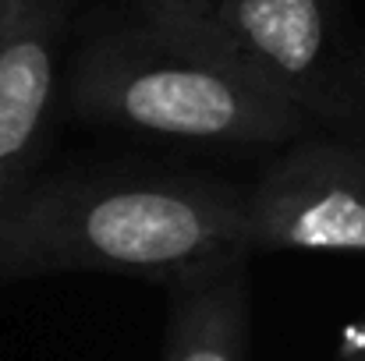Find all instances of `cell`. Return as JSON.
Segmentation results:
<instances>
[{
    "label": "cell",
    "instance_id": "8992f818",
    "mask_svg": "<svg viewBox=\"0 0 365 361\" xmlns=\"http://www.w3.org/2000/svg\"><path fill=\"white\" fill-rule=\"evenodd\" d=\"M163 287L170 308L160 361H248V251L224 255Z\"/></svg>",
    "mask_w": 365,
    "mask_h": 361
},
{
    "label": "cell",
    "instance_id": "7a4b0ae2",
    "mask_svg": "<svg viewBox=\"0 0 365 361\" xmlns=\"http://www.w3.org/2000/svg\"><path fill=\"white\" fill-rule=\"evenodd\" d=\"M68 107L96 127L202 149H284L319 131L195 25L93 32L68 64Z\"/></svg>",
    "mask_w": 365,
    "mask_h": 361
},
{
    "label": "cell",
    "instance_id": "277c9868",
    "mask_svg": "<svg viewBox=\"0 0 365 361\" xmlns=\"http://www.w3.org/2000/svg\"><path fill=\"white\" fill-rule=\"evenodd\" d=\"M245 251L365 255V145L312 131L242 188Z\"/></svg>",
    "mask_w": 365,
    "mask_h": 361
},
{
    "label": "cell",
    "instance_id": "5b68a950",
    "mask_svg": "<svg viewBox=\"0 0 365 361\" xmlns=\"http://www.w3.org/2000/svg\"><path fill=\"white\" fill-rule=\"evenodd\" d=\"M68 21L71 0H0V206L39 174Z\"/></svg>",
    "mask_w": 365,
    "mask_h": 361
},
{
    "label": "cell",
    "instance_id": "ba28073f",
    "mask_svg": "<svg viewBox=\"0 0 365 361\" xmlns=\"http://www.w3.org/2000/svg\"><path fill=\"white\" fill-rule=\"evenodd\" d=\"M337 361H365V323H362V333H359V340H351V347L341 355Z\"/></svg>",
    "mask_w": 365,
    "mask_h": 361
},
{
    "label": "cell",
    "instance_id": "6da1fadb",
    "mask_svg": "<svg viewBox=\"0 0 365 361\" xmlns=\"http://www.w3.org/2000/svg\"><path fill=\"white\" fill-rule=\"evenodd\" d=\"M235 251L242 188L192 170L68 167L0 206V283L61 273L167 283Z\"/></svg>",
    "mask_w": 365,
    "mask_h": 361
},
{
    "label": "cell",
    "instance_id": "3957f363",
    "mask_svg": "<svg viewBox=\"0 0 365 361\" xmlns=\"http://www.w3.org/2000/svg\"><path fill=\"white\" fill-rule=\"evenodd\" d=\"M153 25L202 28L319 131L365 145V18L355 0H210Z\"/></svg>",
    "mask_w": 365,
    "mask_h": 361
},
{
    "label": "cell",
    "instance_id": "52a82bcc",
    "mask_svg": "<svg viewBox=\"0 0 365 361\" xmlns=\"http://www.w3.org/2000/svg\"><path fill=\"white\" fill-rule=\"evenodd\" d=\"M202 4H210V0H131V7H135V18H145V21L178 18V14L199 11Z\"/></svg>",
    "mask_w": 365,
    "mask_h": 361
}]
</instances>
